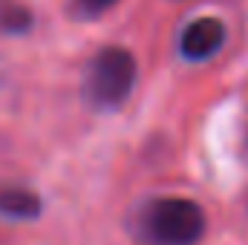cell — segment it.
Masks as SVG:
<instances>
[{
    "label": "cell",
    "instance_id": "obj_1",
    "mask_svg": "<svg viewBox=\"0 0 248 245\" xmlns=\"http://www.w3.org/2000/svg\"><path fill=\"white\" fill-rule=\"evenodd\" d=\"M139 228L150 245H196L205 234V211L185 196H162L141 211Z\"/></svg>",
    "mask_w": 248,
    "mask_h": 245
},
{
    "label": "cell",
    "instance_id": "obj_2",
    "mask_svg": "<svg viewBox=\"0 0 248 245\" xmlns=\"http://www.w3.org/2000/svg\"><path fill=\"white\" fill-rule=\"evenodd\" d=\"M136 87V58L122 46H104L93 55L84 75V98L95 110H116Z\"/></svg>",
    "mask_w": 248,
    "mask_h": 245
},
{
    "label": "cell",
    "instance_id": "obj_4",
    "mask_svg": "<svg viewBox=\"0 0 248 245\" xmlns=\"http://www.w3.org/2000/svg\"><path fill=\"white\" fill-rule=\"evenodd\" d=\"M41 214V196L26 190V187H15L6 184L0 187V216L6 219H35Z\"/></svg>",
    "mask_w": 248,
    "mask_h": 245
},
{
    "label": "cell",
    "instance_id": "obj_3",
    "mask_svg": "<svg viewBox=\"0 0 248 245\" xmlns=\"http://www.w3.org/2000/svg\"><path fill=\"white\" fill-rule=\"evenodd\" d=\"M225 44V26L217 17H196L187 23L179 41V52L185 61H208Z\"/></svg>",
    "mask_w": 248,
    "mask_h": 245
},
{
    "label": "cell",
    "instance_id": "obj_5",
    "mask_svg": "<svg viewBox=\"0 0 248 245\" xmlns=\"http://www.w3.org/2000/svg\"><path fill=\"white\" fill-rule=\"evenodd\" d=\"M32 23V15L23 9V6H15V3H6L0 9V29L6 32H26Z\"/></svg>",
    "mask_w": 248,
    "mask_h": 245
},
{
    "label": "cell",
    "instance_id": "obj_6",
    "mask_svg": "<svg viewBox=\"0 0 248 245\" xmlns=\"http://www.w3.org/2000/svg\"><path fill=\"white\" fill-rule=\"evenodd\" d=\"M75 3H78V9H81L84 15H98V12L110 9L113 3H119V0H75Z\"/></svg>",
    "mask_w": 248,
    "mask_h": 245
}]
</instances>
